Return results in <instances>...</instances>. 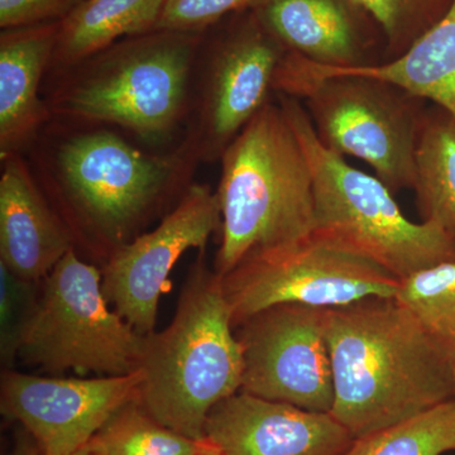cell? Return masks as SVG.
<instances>
[{
	"label": "cell",
	"instance_id": "obj_3",
	"mask_svg": "<svg viewBox=\"0 0 455 455\" xmlns=\"http://www.w3.org/2000/svg\"><path fill=\"white\" fill-rule=\"evenodd\" d=\"M220 161L215 191L221 212L218 276H226L256 251L313 232V172L278 100L269 101L245 125Z\"/></svg>",
	"mask_w": 455,
	"mask_h": 455
},
{
	"label": "cell",
	"instance_id": "obj_15",
	"mask_svg": "<svg viewBox=\"0 0 455 455\" xmlns=\"http://www.w3.org/2000/svg\"><path fill=\"white\" fill-rule=\"evenodd\" d=\"M75 239L38 188L20 154L2 157L0 265L18 277L42 283Z\"/></svg>",
	"mask_w": 455,
	"mask_h": 455
},
{
	"label": "cell",
	"instance_id": "obj_1",
	"mask_svg": "<svg viewBox=\"0 0 455 455\" xmlns=\"http://www.w3.org/2000/svg\"><path fill=\"white\" fill-rule=\"evenodd\" d=\"M331 414L359 439L455 397V359L396 299L325 309Z\"/></svg>",
	"mask_w": 455,
	"mask_h": 455
},
{
	"label": "cell",
	"instance_id": "obj_17",
	"mask_svg": "<svg viewBox=\"0 0 455 455\" xmlns=\"http://www.w3.org/2000/svg\"><path fill=\"white\" fill-rule=\"evenodd\" d=\"M60 22L0 33V158L20 154L50 118L40 98L42 77L52 64Z\"/></svg>",
	"mask_w": 455,
	"mask_h": 455
},
{
	"label": "cell",
	"instance_id": "obj_9",
	"mask_svg": "<svg viewBox=\"0 0 455 455\" xmlns=\"http://www.w3.org/2000/svg\"><path fill=\"white\" fill-rule=\"evenodd\" d=\"M221 278L235 329L276 305L331 309L392 299L400 280L316 232L256 251Z\"/></svg>",
	"mask_w": 455,
	"mask_h": 455
},
{
	"label": "cell",
	"instance_id": "obj_11",
	"mask_svg": "<svg viewBox=\"0 0 455 455\" xmlns=\"http://www.w3.org/2000/svg\"><path fill=\"white\" fill-rule=\"evenodd\" d=\"M220 229L217 193L206 185H190L157 228L108 257L101 284L110 307L140 334L154 333L172 268L188 250L204 252L211 236Z\"/></svg>",
	"mask_w": 455,
	"mask_h": 455
},
{
	"label": "cell",
	"instance_id": "obj_18",
	"mask_svg": "<svg viewBox=\"0 0 455 455\" xmlns=\"http://www.w3.org/2000/svg\"><path fill=\"white\" fill-rule=\"evenodd\" d=\"M296 61L315 75L355 74L376 77L400 86L410 94L431 101L455 116V0L440 22L403 55L381 64L352 68H331L300 55Z\"/></svg>",
	"mask_w": 455,
	"mask_h": 455
},
{
	"label": "cell",
	"instance_id": "obj_8",
	"mask_svg": "<svg viewBox=\"0 0 455 455\" xmlns=\"http://www.w3.org/2000/svg\"><path fill=\"white\" fill-rule=\"evenodd\" d=\"M101 283L100 269L71 248L42 281L18 358L51 374L137 372L145 335L110 307Z\"/></svg>",
	"mask_w": 455,
	"mask_h": 455
},
{
	"label": "cell",
	"instance_id": "obj_16",
	"mask_svg": "<svg viewBox=\"0 0 455 455\" xmlns=\"http://www.w3.org/2000/svg\"><path fill=\"white\" fill-rule=\"evenodd\" d=\"M350 0H266L254 9L284 49L320 66L377 65Z\"/></svg>",
	"mask_w": 455,
	"mask_h": 455
},
{
	"label": "cell",
	"instance_id": "obj_24",
	"mask_svg": "<svg viewBox=\"0 0 455 455\" xmlns=\"http://www.w3.org/2000/svg\"><path fill=\"white\" fill-rule=\"evenodd\" d=\"M379 26L385 61L397 59L448 13L454 0H350ZM383 61V62H385Z\"/></svg>",
	"mask_w": 455,
	"mask_h": 455
},
{
	"label": "cell",
	"instance_id": "obj_25",
	"mask_svg": "<svg viewBox=\"0 0 455 455\" xmlns=\"http://www.w3.org/2000/svg\"><path fill=\"white\" fill-rule=\"evenodd\" d=\"M40 293V283L23 280L0 265V358L4 370H13Z\"/></svg>",
	"mask_w": 455,
	"mask_h": 455
},
{
	"label": "cell",
	"instance_id": "obj_10",
	"mask_svg": "<svg viewBox=\"0 0 455 455\" xmlns=\"http://www.w3.org/2000/svg\"><path fill=\"white\" fill-rule=\"evenodd\" d=\"M243 348L241 391L315 412H331L333 370L325 335V309L283 304L236 326Z\"/></svg>",
	"mask_w": 455,
	"mask_h": 455
},
{
	"label": "cell",
	"instance_id": "obj_20",
	"mask_svg": "<svg viewBox=\"0 0 455 455\" xmlns=\"http://www.w3.org/2000/svg\"><path fill=\"white\" fill-rule=\"evenodd\" d=\"M412 190L423 221H435L455 242V116L436 106L421 124Z\"/></svg>",
	"mask_w": 455,
	"mask_h": 455
},
{
	"label": "cell",
	"instance_id": "obj_14",
	"mask_svg": "<svg viewBox=\"0 0 455 455\" xmlns=\"http://www.w3.org/2000/svg\"><path fill=\"white\" fill-rule=\"evenodd\" d=\"M205 438L224 455H343L355 442L331 412L242 391L212 410Z\"/></svg>",
	"mask_w": 455,
	"mask_h": 455
},
{
	"label": "cell",
	"instance_id": "obj_28",
	"mask_svg": "<svg viewBox=\"0 0 455 455\" xmlns=\"http://www.w3.org/2000/svg\"><path fill=\"white\" fill-rule=\"evenodd\" d=\"M8 455H41V453L31 436L26 433L18 436L16 444Z\"/></svg>",
	"mask_w": 455,
	"mask_h": 455
},
{
	"label": "cell",
	"instance_id": "obj_21",
	"mask_svg": "<svg viewBox=\"0 0 455 455\" xmlns=\"http://www.w3.org/2000/svg\"><path fill=\"white\" fill-rule=\"evenodd\" d=\"M204 440L164 427L134 398L114 412L84 448L97 455H196Z\"/></svg>",
	"mask_w": 455,
	"mask_h": 455
},
{
	"label": "cell",
	"instance_id": "obj_12",
	"mask_svg": "<svg viewBox=\"0 0 455 455\" xmlns=\"http://www.w3.org/2000/svg\"><path fill=\"white\" fill-rule=\"evenodd\" d=\"M286 52L254 11L214 44L204 75L196 131L188 142L196 158L208 163L220 158L267 106Z\"/></svg>",
	"mask_w": 455,
	"mask_h": 455
},
{
	"label": "cell",
	"instance_id": "obj_5",
	"mask_svg": "<svg viewBox=\"0 0 455 455\" xmlns=\"http://www.w3.org/2000/svg\"><path fill=\"white\" fill-rule=\"evenodd\" d=\"M200 41L202 33L156 29L116 42L66 68L50 110L119 125L148 142L164 139L187 110Z\"/></svg>",
	"mask_w": 455,
	"mask_h": 455
},
{
	"label": "cell",
	"instance_id": "obj_13",
	"mask_svg": "<svg viewBox=\"0 0 455 455\" xmlns=\"http://www.w3.org/2000/svg\"><path fill=\"white\" fill-rule=\"evenodd\" d=\"M140 374L92 379L42 377L4 370L0 410L22 425L41 455L82 451L114 412L139 397Z\"/></svg>",
	"mask_w": 455,
	"mask_h": 455
},
{
	"label": "cell",
	"instance_id": "obj_4",
	"mask_svg": "<svg viewBox=\"0 0 455 455\" xmlns=\"http://www.w3.org/2000/svg\"><path fill=\"white\" fill-rule=\"evenodd\" d=\"M196 158L187 145L178 154L140 151L113 132H80L62 140L46 170L64 200L71 227L107 252V259L140 235Z\"/></svg>",
	"mask_w": 455,
	"mask_h": 455
},
{
	"label": "cell",
	"instance_id": "obj_26",
	"mask_svg": "<svg viewBox=\"0 0 455 455\" xmlns=\"http://www.w3.org/2000/svg\"><path fill=\"white\" fill-rule=\"evenodd\" d=\"M266 0H166L156 29L202 33L230 13L254 11Z\"/></svg>",
	"mask_w": 455,
	"mask_h": 455
},
{
	"label": "cell",
	"instance_id": "obj_22",
	"mask_svg": "<svg viewBox=\"0 0 455 455\" xmlns=\"http://www.w3.org/2000/svg\"><path fill=\"white\" fill-rule=\"evenodd\" d=\"M455 451V397L363 438L343 455H444Z\"/></svg>",
	"mask_w": 455,
	"mask_h": 455
},
{
	"label": "cell",
	"instance_id": "obj_2",
	"mask_svg": "<svg viewBox=\"0 0 455 455\" xmlns=\"http://www.w3.org/2000/svg\"><path fill=\"white\" fill-rule=\"evenodd\" d=\"M139 401L156 420L193 440L205 439L212 409L241 391L244 357L223 283L199 259L172 322L143 338Z\"/></svg>",
	"mask_w": 455,
	"mask_h": 455
},
{
	"label": "cell",
	"instance_id": "obj_23",
	"mask_svg": "<svg viewBox=\"0 0 455 455\" xmlns=\"http://www.w3.org/2000/svg\"><path fill=\"white\" fill-rule=\"evenodd\" d=\"M395 299L455 359V259L403 278Z\"/></svg>",
	"mask_w": 455,
	"mask_h": 455
},
{
	"label": "cell",
	"instance_id": "obj_30",
	"mask_svg": "<svg viewBox=\"0 0 455 455\" xmlns=\"http://www.w3.org/2000/svg\"><path fill=\"white\" fill-rule=\"evenodd\" d=\"M74 455H97V454L92 453V451H86L85 448H83L82 451H77V453H75Z\"/></svg>",
	"mask_w": 455,
	"mask_h": 455
},
{
	"label": "cell",
	"instance_id": "obj_7",
	"mask_svg": "<svg viewBox=\"0 0 455 455\" xmlns=\"http://www.w3.org/2000/svg\"><path fill=\"white\" fill-rule=\"evenodd\" d=\"M275 92L301 101L320 143L370 164L392 193L414 188L427 101L395 84L355 74L315 75L284 55Z\"/></svg>",
	"mask_w": 455,
	"mask_h": 455
},
{
	"label": "cell",
	"instance_id": "obj_29",
	"mask_svg": "<svg viewBox=\"0 0 455 455\" xmlns=\"http://www.w3.org/2000/svg\"><path fill=\"white\" fill-rule=\"evenodd\" d=\"M196 455H224L221 453L220 449L215 447L212 442H209L208 439L205 438L204 440L202 447H200L199 451H197Z\"/></svg>",
	"mask_w": 455,
	"mask_h": 455
},
{
	"label": "cell",
	"instance_id": "obj_27",
	"mask_svg": "<svg viewBox=\"0 0 455 455\" xmlns=\"http://www.w3.org/2000/svg\"><path fill=\"white\" fill-rule=\"evenodd\" d=\"M84 0H0V28L60 22Z\"/></svg>",
	"mask_w": 455,
	"mask_h": 455
},
{
	"label": "cell",
	"instance_id": "obj_6",
	"mask_svg": "<svg viewBox=\"0 0 455 455\" xmlns=\"http://www.w3.org/2000/svg\"><path fill=\"white\" fill-rule=\"evenodd\" d=\"M300 140L314 180V232L403 280L455 259V242L435 221L414 223L376 176L350 166L320 143L301 101L276 92Z\"/></svg>",
	"mask_w": 455,
	"mask_h": 455
},
{
	"label": "cell",
	"instance_id": "obj_19",
	"mask_svg": "<svg viewBox=\"0 0 455 455\" xmlns=\"http://www.w3.org/2000/svg\"><path fill=\"white\" fill-rule=\"evenodd\" d=\"M166 0H84L60 20L53 68L66 70L116 42L156 31Z\"/></svg>",
	"mask_w": 455,
	"mask_h": 455
}]
</instances>
